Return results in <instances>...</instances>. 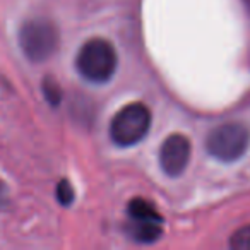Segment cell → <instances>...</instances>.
<instances>
[{"mask_svg": "<svg viewBox=\"0 0 250 250\" xmlns=\"http://www.w3.org/2000/svg\"><path fill=\"white\" fill-rule=\"evenodd\" d=\"M57 199L62 206H69L74 201V188L67 180H62L57 187Z\"/></svg>", "mask_w": 250, "mask_h": 250, "instance_id": "9", "label": "cell"}, {"mask_svg": "<svg viewBox=\"0 0 250 250\" xmlns=\"http://www.w3.org/2000/svg\"><path fill=\"white\" fill-rule=\"evenodd\" d=\"M129 231L137 242L151 243L160 238L163 229H161V221H132Z\"/></svg>", "mask_w": 250, "mask_h": 250, "instance_id": "6", "label": "cell"}, {"mask_svg": "<svg viewBox=\"0 0 250 250\" xmlns=\"http://www.w3.org/2000/svg\"><path fill=\"white\" fill-rule=\"evenodd\" d=\"M76 65L84 79L94 84H103L115 74L117 53L106 40L94 38L81 46Z\"/></svg>", "mask_w": 250, "mask_h": 250, "instance_id": "1", "label": "cell"}, {"mask_svg": "<svg viewBox=\"0 0 250 250\" xmlns=\"http://www.w3.org/2000/svg\"><path fill=\"white\" fill-rule=\"evenodd\" d=\"M19 43L24 55L33 62H45L59 46V33L52 21L45 18L29 19L19 31Z\"/></svg>", "mask_w": 250, "mask_h": 250, "instance_id": "3", "label": "cell"}, {"mask_svg": "<svg viewBox=\"0 0 250 250\" xmlns=\"http://www.w3.org/2000/svg\"><path fill=\"white\" fill-rule=\"evenodd\" d=\"M229 245L235 250H250V225L236 229L229 240Z\"/></svg>", "mask_w": 250, "mask_h": 250, "instance_id": "8", "label": "cell"}, {"mask_svg": "<svg viewBox=\"0 0 250 250\" xmlns=\"http://www.w3.org/2000/svg\"><path fill=\"white\" fill-rule=\"evenodd\" d=\"M130 221H163L154 206L146 199H134L129 202Z\"/></svg>", "mask_w": 250, "mask_h": 250, "instance_id": "7", "label": "cell"}, {"mask_svg": "<svg viewBox=\"0 0 250 250\" xmlns=\"http://www.w3.org/2000/svg\"><path fill=\"white\" fill-rule=\"evenodd\" d=\"M45 94L52 103H59L60 96H59V84H48L45 86Z\"/></svg>", "mask_w": 250, "mask_h": 250, "instance_id": "10", "label": "cell"}, {"mask_svg": "<svg viewBox=\"0 0 250 250\" xmlns=\"http://www.w3.org/2000/svg\"><path fill=\"white\" fill-rule=\"evenodd\" d=\"M250 143V134L242 124H225L209 132L206 139L208 153L219 161H235L243 156Z\"/></svg>", "mask_w": 250, "mask_h": 250, "instance_id": "4", "label": "cell"}, {"mask_svg": "<svg viewBox=\"0 0 250 250\" xmlns=\"http://www.w3.org/2000/svg\"><path fill=\"white\" fill-rule=\"evenodd\" d=\"M151 111L143 103H130L113 117L110 124V137L115 144L129 147L141 143L149 132Z\"/></svg>", "mask_w": 250, "mask_h": 250, "instance_id": "2", "label": "cell"}, {"mask_svg": "<svg viewBox=\"0 0 250 250\" xmlns=\"http://www.w3.org/2000/svg\"><path fill=\"white\" fill-rule=\"evenodd\" d=\"M190 160V143L182 134H171L163 141L160 149L161 168L170 177H178L184 173Z\"/></svg>", "mask_w": 250, "mask_h": 250, "instance_id": "5", "label": "cell"}]
</instances>
